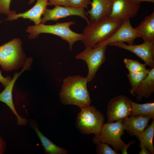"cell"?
<instances>
[{
	"label": "cell",
	"mask_w": 154,
	"mask_h": 154,
	"mask_svg": "<svg viewBox=\"0 0 154 154\" xmlns=\"http://www.w3.org/2000/svg\"><path fill=\"white\" fill-rule=\"evenodd\" d=\"M140 148L141 150L139 152V154H151L149 151L144 146H142Z\"/></svg>",
	"instance_id": "4dcf8cb0"
},
{
	"label": "cell",
	"mask_w": 154,
	"mask_h": 154,
	"mask_svg": "<svg viewBox=\"0 0 154 154\" xmlns=\"http://www.w3.org/2000/svg\"><path fill=\"white\" fill-rule=\"evenodd\" d=\"M36 0H29L28 3L30 4H33Z\"/></svg>",
	"instance_id": "d6a6232c"
},
{
	"label": "cell",
	"mask_w": 154,
	"mask_h": 154,
	"mask_svg": "<svg viewBox=\"0 0 154 154\" xmlns=\"http://www.w3.org/2000/svg\"><path fill=\"white\" fill-rule=\"evenodd\" d=\"M151 119L149 116L142 115L128 117L123 119L124 130L131 136H136L144 131Z\"/></svg>",
	"instance_id": "9a60e30c"
},
{
	"label": "cell",
	"mask_w": 154,
	"mask_h": 154,
	"mask_svg": "<svg viewBox=\"0 0 154 154\" xmlns=\"http://www.w3.org/2000/svg\"><path fill=\"white\" fill-rule=\"evenodd\" d=\"M154 135V119H153L149 125L147 126L142 133L136 136L140 141L139 147H145L152 154L154 153V147L153 143Z\"/></svg>",
	"instance_id": "ffe728a7"
},
{
	"label": "cell",
	"mask_w": 154,
	"mask_h": 154,
	"mask_svg": "<svg viewBox=\"0 0 154 154\" xmlns=\"http://www.w3.org/2000/svg\"><path fill=\"white\" fill-rule=\"evenodd\" d=\"M49 5L48 0H37L34 6L28 11L18 14L7 15L5 21H12L19 18L29 19L33 22L35 25L41 23V16Z\"/></svg>",
	"instance_id": "5bb4252c"
},
{
	"label": "cell",
	"mask_w": 154,
	"mask_h": 154,
	"mask_svg": "<svg viewBox=\"0 0 154 154\" xmlns=\"http://www.w3.org/2000/svg\"><path fill=\"white\" fill-rule=\"evenodd\" d=\"M134 141H130L129 143L128 144L125 145L123 148L121 149V151L122 154H127L128 152H127V149L129 147L131 144H133L135 142Z\"/></svg>",
	"instance_id": "f546056e"
},
{
	"label": "cell",
	"mask_w": 154,
	"mask_h": 154,
	"mask_svg": "<svg viewBox=\"0 0 154 154\" xmlns=\"http://www.w3.org/2000/svg\"><path fill=\"white\" fill-rule=\"evenodd\" d=\"M135 2L140 4L141 2H148L151 3H153L154 0H133Z\"/></svg>",
	"instance_id": "1f68e13d"
},
{
	"label": "cell",
	"mask_w": 154,
	"mask_h": 154,
	"mask_svg": "<svg viewBox=\"0 0 154 154\" xmlns=\"http://www.w3.org/2000/svg\"><path fill=\"white\" fill-rule=\"evenodd\" d=\"M11 1V0H0V13L8 15L16 13L15 11L10 9Z\"/></svg>",
	"instance_id": "d4e9b609"
},
{
	"label": "cell",
	"mask_w": 154,
	"mask_h": 154,
	"mask_svg": "<svg viewBox=\"0 0 154 154\" xmlns=\"http://www.w3.org/2000/svg\"><path fill=\"white\" fill-rule=\"evenodd\" d=\"M151 68L141 71L129 73L127 75L130 85L129 92L132 95L142 81L148 74Z\"/></svg>",
	"instance_id": "7402d4cb"
},
{
	"label": "cell",
	"mask_w": 154,
	"mask_h": 154,
	"mask_svg": "<svg viewBox=\"0 0 154 154\" xmlns=\"http://www.w3.org/2000/svg\"><path fill=\"white\" fill-rule=\"evenodd\" d=\"M111 11L108 16L111 19L122 21L136 17L140 8V4L133 0H112Z\"/></svg>",
	"instance_id": "9c48e42d"
},
{
	"label": "cell",
	"mask_w": 154,
	"mask_h": 154,
	"mask_svg": "<svg viewBox=\"0 0 154 154\" xmlns=\"http://www.w3.org/2000/svg\"><path fill=\"white\" fill-rule=\"evenodd\" d=\"M154 92V67L151 68L148 74L132 95L136 96L137 100L140 101L143 98H149Z\"/></svg>",
	"instance_id": "e0dca14e"
},
{
	"label": "cell",
	"mask_w": 154,
	"mask_h": 154,
	"mask_svg": "<svg viewBox=\"0 0 154 154\" xmlns=\"http://www.w3.org/2000/svg\"><path fill=\"white\" fill-rule=\"evenodd\" d=\"M130 116L142 115L149 116L154 119V103L139 104L131 100Z\"/></svg>",
	"instance_id": "44dd1931"
},
{
	"label": "cell",
	"mask_w": 154,
	"mask_h": 154,
	"mask_svg": "<svg viewBox=\"0 0 154 154\" xmlns=\"http://www.w3.org/2000/svg\"><path fill=\"white\" fill-rule=\"evenodd\" d=\"M123 61L129 73L143 71L147 69L145 64H142L137 60L125 58Z\"/></svg>",
	"instance_id": "603a6c76"
},
{
	"label": "cell",
	"mask_w": 154,
	"mask_h": 154,
	"mask_svg": "<svg viewBox=\"0 0 154 154\" xmlns=\"http://www.w3.org/2000/svg\"><path fill=\"white\" fill-rule=\"evenodd\" d=\"M31 63L30 60H26L21 70L19 73L16 72L15 73L9 84L0 93V101L5 103L9 108L15 115L17 118V124L21 126L25 125L27 123V120L25 118L21 117L16 110L13 99V90L17 79L23 72L29 68Z\"/></svg>",
	"instance_id": "4fadbf2b"
},
{
	"label": "cell",
	"mask_w": 154,
	"mask_h": 154,
	"mask_svg": "<svg viewBox=\"0 0 154 154\" xmlns=\"http://www.w3.org/2000/svg\"><path fill=\"white\" fill-rule=\"evenodd\" d=\"M1 21H0V23H1Z\"/></svg>",
	"instance_id": "836d02e7"
},
{
	"label": "cell",
	"mask_w": 154,
	"mask_h": 154,
	"mask_svg": "<svg viewBox=\"0 0 154 154\" xmlns=\"http://www.w3.org/2000/svg\"><path fill=\"white\" fill-rule=\"evenodd\" d=\"M124 130L123 119L104 123L100 134L94 136L93 142L96 144L98 142L106 143L116 151H121L126 144L121 138Z\"/></svg>",
	"instance_id": "8992f818"
},
{
	"label": "cell",
	"mask_w": 154,
	"mask_h": 154,
	"mask_svg": "<svg viewBox=\"0 0 154 154\" xmlns=\"http://www.w3.org/2000/svg\"><path fill=\"white\" fill-rule=\"evenodd\" d=\"M1 71H0V82L2 84L3 86L5 88L10 83L11 79V77L9 76L6 77H4L2 74Z\"/></svg>",
	"instance_id": "83f0119b"
},
{
	"label": "cell",
	"mask_w": 154,
	"mask_h": 154,
	"mask_svg": "<svg viewBox=\"0 0 154 154\" xmlns=\"http://www.w3.org/2000/svg\"><path fill=\"white\" fill-rule=\"evenodd\" d=\"M139 37L135 28L132 26L130 19H127L123 21L120 26L108 39L94 46L108 45L110 43L117 42H126L129 45H132L134 40Z\"/></svg>",
	"instance_id": "7c38bea8"
},
{
	"label": "cell",
	"mask_w": 154,
	"mask_h": 154,
	"mask_svg": "<svg viewBox=\"0 0 154 154\" xmlns=\"http://www.w3.org/2000/svg\"><path fill=\"white\" fill-rule=\"evenodd\" d=\"M6 143L0 135V154H3L6 149Z\"/></svg>",
	"instance_id": "f1b7e54d"
},
{
	"label": "cell",
	"mask_w": 154,
	"mask_h": 154,
	"mask_svg": "<svg viewBox=\"0 0 154 154\" xmlns=\"http://www.w3.org/2000/svg\"><path fill=\"white\" fill-rule=\"evenodd\" d=\"M91 2L90 0H69V7L74 8H87Z\"/></svg>",
	"instance_id": "484cf974"
},
{
	"label": "cell",
	"mask_w": 154,
	"mask_h": 154,
	"mask_svg": "<svg viewBox=\"0 0 154 154\" xmlns=\"http://www.w3.org/2000/svg\"><path fill=\"white\" fill-rule=\"evenodd\" d=\"M90 4L91 8L87 13L91 22L98 21L108 16L111 12L112 0H92Z\"/></svg>",
	"instance_id": "2e32d148"
},
{
	"label": "cell",
	"mask_w": 154,
	"mask_h": 154,
	"mask_svg": "<svg viewBox=\"0 0 154 154\" xmlns=\"http://www.w3.org/2000/svg\"><path fill=\"white\" fill-rule=\"evenodd\" d=\"M75 23L73 21L58 23L51 25L40 23L28 26L26 31L29 33V37L30 39L37 37L41 33L50 34L58 36L67 42L70 51L74 43L78 41H82L84 37L83 33H77L71 29L70 26Z\"/></svg>",
	"instance_id": "3957f363"
},
{
	"label": "cell",
	"mask_w": 154,
	"mask_h": 154,
	"mask_svg": "<svg viewBox=\"0 0 154 154\" xmlns=\"http://www.w3.org/2000/svg\"><path fill=\"white\" fill-rule=\"evenodd\" d=\"M30 124L39 138L45 152L49 154H66L68 151L52 142L40 131L35 121H31Z\"/></svg>",
	"instance_id": "d6986e66"
},
{
	"label": "cell",
	"mask_w": 154,
	"mask_h": 154,
	"mask_svg": "<svg viewBox=\"0 0 154 154\" xmlns=\"http://www.w3.org/2000/svg\"><path fill=\"white\" fill-rule=\"evenodd\" d=\"M144 41H154V11L145 18L135 28Z\"/></svg>",
	"instance_id": "ac0fdd59"
},
{
	"label": "cell",
	"mask_w": 154,
	"mask_h": 154,
	"mask_svg": "<svg viewBox=\"0 0 154 154\" xmlns=\"http://www.w3.org/2000/svg\"><path fill=\"white\" fill-rule=\"evenodd\" d=\"M107 46L101 45L86 48L75 56V59L82 60L87 64L88 72L86 78L88 82L93 80L97 71L105 61Z\"/></svg>",
	"instance_id": "5b68a950"
},
{
	"label": "cell",
	"mask_w": 154,
	"mask_h": 154,
	"mask_svg": "<svg viewBox=\"0 0 154 154\" xmlns=\"http://www.w3.org/2000/svg\"><path fill=\"white\" fill-rule=\"evenodd\" d=\"M108 45L114 46L131 52L142 59L146 65L154 67V41H144L137 45H127L124 42H117Z\"/></svg>",
	"instance_id": "30bf717a"
},
{
	"label": "cell",
	"mask_w": 154,
	"mask_h": 154,
	"mask_svg": "<svg viewBox=\"0 0 154 154\" xmlns=\"http://www.w3.org/2000/svg\"><path fill=\"white\" fill-rule=\"evenodd\" d=\"M97 145L96 152L98 154H118L117 151L113 149L106 143L98 142Z\"/></svg>",
	"instance_id": "cb8c5ba5"
},
{
	"label": "cell",
	"mask_w": 154,
	"mask_h": 154,
	"mask_svg": "<svg viewBox=\"0 0 154 154\" xmlns=\"http://www.w3.org/2000/svg\"><path fill=\"white\" fill-rule=\"evenodd\" d=\"M50 6H62L69 7V0H48Z\"/></svg>",
	"instance_id": "4316f807"
},
{
	"label": "cell",
	"mask_w": 154,
	"mask_h": 154,
	"mask_svg": "<svg viewBox=\"0 0 154 154\" xmlns=\"http://www.w3.org/2000/svg\"><path fill=\"white\" fill-rule=\"evenodd\" d=\"M87 12L84 9L77 8L62 6H55L53 9H46L41 19V23L44 24L49 21H57L68 17L76 15L80 17L85 20L89 24L90 23L87 17Z\"/></svg>",
	"instance_id": "8fae6325"
},
{
	"label": "cell",
	"mask_w": 154,
	"mask_h": 154,
	"mask_svg": "<svg viewBox=\"0 0 154 154\" xmlns=\"http://www.w3.org/2000/svg\"><path fill=\"white\" fill-rule=\"evenodd\" d=\"M22 45L21 40L16 38L0 46V66L3 70L17 68L24 56Z\"/></svg>",
	"instance_id": "52a82bcc"
},
{
	"label": "cell",
	"mask_w": 154,
	"mask_h": 154,
	"mask_svg": "<svg viewBox=\"0 0 154 154\" xmlns=\"http://www.w3.org/2000/svg\"><path fill=\"white\" fill-rule=\"evenodd\" d=\"M131 100L124 95L117 96L110 100L107 107V123L123 119L130 116Z\"/></svg>",
	"instance_id": "ba28073f"
},
{
	"label": "cell",
	"mask_w": 154,
	"mask_h": 154,
	"mask_svg": "<svg viewBox=\"0 0 154 154\" xmlns=\"http://www.w3.org/2000/svg\"><path fill=\"white\" fill-rule=\"evenodd\" d=\"M86 77L79 75L68 76L63 80L59 97L65 105L77 106L80 108L90 105L91 100L87 88Z\"/></svg>",
	"instance_id": "6da1fadb"
},
{
	"label": "cell",
	"mask_w": 154,
	"mask_h": 154,
	"mask_svg": "<svg viewBox=\"0 0 154 154\" xmlns=\"http://www.w3.org/2000/svg\"><path fill=\"white\" fill-rule=\"evenodd\" d=\"M122 21L108 16L87 24L83 33L82 42L86 48L92 47L109 38L121 25Z\"/></svg>",
	"instance_id": "7a4b0ae2"
},
{
	"label": "cell",
	"mask_w": 154,
	"mask_h": 154,
	"mask_svg": "<svg viewBox=\"0 0 154 154\" xmlns=\"http://www.w3.org/2000/svg\"><path fill=\"white\" fill-rule=\"evenodd\" d=\"M80 109L76 119L77 128L84 134L99 135L104 121L103 114L95 107L90 105Z\"/></svg>",
	"instance_id": "277c9868"
}]
</instances>
